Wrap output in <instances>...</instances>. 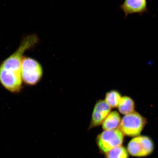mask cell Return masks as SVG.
I'll list each match as a JSON object with an SVG mask.
<instances>
[{
  "label": "cell",
  "instance_id": "6da1fadb",
  "mask_svg": "<svg viewBox=\"0 0 158 158\" xmlns=\"http://www.w3.org/2000/svg\"><path fill=\"white\" fill-rule=\"evenodd\" d=\"M38 41L36 36L23 40L17 50L0 64V84L11 93L18 94L22 90V59L26 51L34 47Z\"/></svg>",
  "mask_w": 158,
  "mask_h": 158
},
{
  "label": "cell",
  "instance_id": "7a4b0ae2",
  "mask_svg": "<svg viewBox=\"0 0 158 158\" xmlns=\"http://www.w3.org/2000/svg\"><path fill=\"white\" fill-rule=\"evenodd\" d=\"M21 75L23 83L27 85H35L40 81L43 75L42 65L31 57L24 56L22 59Z\"/></svg>",
  "mask_w": 158,
  "mask_h": 158
},
{
  "label": "cell",
  "instance_id": "3957f363",
  "mask_svg": "<svg viewBox=\"0 0 158 158\" xmlns=\"http://www.w3.org/2000/svg\"><path fill=\"white\" fill-rule=\"evenodd\" d=\"M123 134L120 129L104 130L98 135L96 143L101 152L106 153L113 148L121 146Z\"/></svg>",
  "mask_w": 158,
  "mask_h": 158
},
{
  "label": "cell",
  "instance_id": "277c9868",
  "mask_svg": "<svg viewBox=\"0 0 158 158\" xmlns=\"http://www.w3.org/2000/svg\"><path fill=\"white\" fill-rule=\"evenodd\" d=\"M145 123V118L137 112H134L126 114L122 118L120 130L124 135L136 137L141 133Z\"/></svg>",
  "mask_w": 158,
  "mask_h": 158
},
{
  "label": "cell",
  "instance_id": "5b68a950",
  "mask_svg": "<svg viewBox=\"0 0 158 158\" xmlns=\"http://www.w3.org/2000/svg\"><path fill=\"white\" fill-rule=\"evenodd\" d=\"M154 149L153 142L146 136H139L128 143L127 150L130 155L137 157L145 156L151 154Z\"/></svg>",
  "mask_w": 158,
  "mask_h": 158
},
{
  "label": "cell",
  "instance_id": "8992f818",
  "mask_svg": "<svg viewBox=\"0 0 158 158\" xmlns=\"http://www.w3.org/2000/svg\"><path fill=\"white\" fill-rule=\"evenodd\" d=\"M111 108L105 100H100L94 106L92 113L90 123L89 129L97 127L102 124L110 113Z\"/></svg>",
  "mask_w": 158,
  "mask_h": 158
},
{
  "label": "cell",
  "instance_id": "52a82bcc",
  "mask_svg": "<svg viewBox=\"0 0 158 158\" xmlns=\"http://www.w3.org/2000/svg\"><path fill=\"white\" fill-rule=\"evenodd\" d=\"M119 8L124 13L125 18L135 14L142 15L148 11L147 0H124Z\"/></svg>",
  "mask_w": 158,
  "mask_h": 158
},
{
  "label": "cell",
  "instance_id": "ba28073f",
  "mask_svg": "<svg viewBox=\"0 0 158 158\" xmlns=\"http://www.w3.org/2000/svg\"><path fill=\"white\" fill-rule=\"evenodd\" d=\"M121 122V118L118 112H110L102 122V128L104 130L117 129Z\"/></svg>",
  "mask_w": 158,
  "mask_h": 158
},
{
  "label": "cell",
  "instance_id": "9c48e42d",
  "mask_svg": "<svg viewBox=\"0 0 158 158\" xmlns=\"http://www.w3.org/2000/svg\"><path fill=\"white\" fill-rule=\"evenodd\" d=\"M118 107L120 113L126 115L134 112L135 103L131 98L125 96L122 98Z\"/></svg>",
  "mask_w": 158,
  "mask_h": 158
},
{
  "label": "cell",
  "instance_id": "30bf717a",
  "mask_svg": "<svg viewBox=\"0 0 158 158\" xmlns=\"http://www.w3.org/2000/svg\"><path fill=\"white\" fill-rule=\"evenodd\" d=\"M122 98L119 92L112 90L106 93L105 101L111 108H116L118 107Z\"/></svg>",
  "mask_w": 158,
  "mask_h": 158
},
{
  "label": "cell",
  "instance_id": "8fae6325",
  "mask_svg": "<svg viewBox=\"0 0 158 158\" xmlns=\"http://www.w3.org/2000/svg\"><path fill=\"white\" fill-rule=\"evenodd\" d=\"M106 158H128L127 150L122 146L113 148L106 153Z\"/></svg>",
  "mask_w": 158,
  "mask_h": 158
}]
</instances>
